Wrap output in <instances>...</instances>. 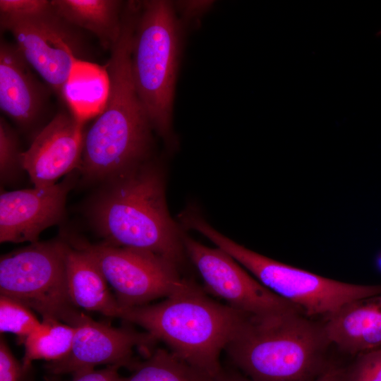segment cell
I'll list each match as a JSON object with an SVG mask.
<instances>
[{
    "label": "cell",
    "instance_id": "27",
    "mask_svg": "<svg viewBox=\"0 0 381 381\" xmlns=\"http://www.w3.org/2000/svg\"><path fill=\"white\" fill-rule=\"evenodd\" d=\"M313 381H348L346 370L330 366Z\"/></svg>",
    "mask_w": 381,
    "mask_h": 381
},
{
    "label": "cell",
    "instance_id": "16",
    "mask_svg": "<svg viewBox=\"0 0 381 381\" xmlns=\"http://www.w3.org/2000/svg\"><path fill=\"white\" fill-rule=\"evenodd\" d=\"M66 266L69 296L77 308L119 318L121 306L110 293L102 271L86 251L68 243Z\"/></svg>",
    "mask_w": 381,
    "mask_h": 381
},
{
    "label": "cell",
    "instance_id": "3",
    "mask_svg": "<svg viewBox=\"0 0 381 381\" xmlns=\"http://www.w3.org/2000/svg\"><path fill=\"white\" fill-rule=\"evenodd\" d=\"M248 316L219 303L193 282L155 304L121 308L119 318L139 325L187 363L211 377L220 355Z\"/></svg>",
    "mask_w": 381,
    "mask_h": 381
},
{
    "label": "cell",
    "instance_id": "24",
    "mask_svg": "<svg viewBox=\"0 0 381 381\" xmlns=\"http://www.w3.org/2000/svg\"><path fill=\"white\" fill-rule=\"evenodd\" d=\"M346 374L348 381H381V349L358 354Z\"/></svg>",
    "mask_w": 381,
    "mask_h": 381
},
{
    "label": "cell",
    "instance_id": "22",
    "mask_svg": "<svg viewBox=\"0 0 381 381\" xmlns=\"http://www.w3.org/2000/svg\"><path fill=\"white\" fill-rule=\"evenodd\" d=\"M22 152L17 134L0 117V177L2 183L13 181L24 171L22 165Z\"/></svg>",
    "mask_w": 381,
    "mask_h": 381
},
{
    "label": "cell",
    "instance_id": "19",
    "mask_svg": "<svg viewBox=\"0 0 381 381\" xmlns=\"http://www.w3.org/2000/svg\"><path fill=\"white\" fill-rule=\"evenodd\" d=\"M213 377L191 366L170 350L157 349L118 381H212Z\"/></svg>",
    "mask_w": 381,
    "mask_h": 381
},
{
    "label": "cell",
    "instance_id": "7",
    "mask_svg": "<svg viewBox=\"0 0 381 381\" xmlns=\"http://www.w3.org/2000/svg\"><path fill=\"white\" fill-rule=\"evenodd\" d=\"M68 243H31L0 258V295L16 300L44 319L71 325L80 313L69 296L66 256Z\"/></svg>",
    "mask_w": 381,
    "mask_h": 381
},
{
    "label": "cell",
    "instance_id": "4",
    "mask_svg": "<svg viewBox=\"0 0 381 381\" xmlns=\"http://www.w3.org/2000/svg\"><path fill=\"white\" fill-rule=\"evenodd\" d=\"M329 344L323 325L293 310L247 317L225 351L236 370L253 381H313L327 368Z\"/></svg>",
    "mask_w": 381,
    "mask_h": 381
},
{
    "label": "cell",
    "instance_id": "11",
    "mask_svg": "<svg viewBox=\"0 0 381 381\" xmlns=\"http://www.w3.org/2000/svg\"><path fill=\"white\" fill-rule=\"evenodd\" d=\"M75 334L70 352L64 358L48 362L47 372L54 375L95 369L98 365L125 367L133 371L140 361L134 356L140 349L147 358L157 340L150 333L133 328L114 327L97 322L84 313L74 319Z\"/></svg>",
    "mask_w": 381,
    "mask_h": 381
},
{
    "label": "cell",
    "instance_id": "18",
    "mask_svg": "<svg viewBox=\"0 0 381 381\" xmlns=\"http://www.w3.org/2000/svg\"><path fill=\"white\" fill-rule=\"evenodd\" d=\"M109 88L105 67L87 61H79L64 87L61 99L69 107L70 112L84 124L102 111Z\"/></svg>",
    "mask_w": 381,
    "mask_h": 381
},
{
    "label": "cell",
    "instance_id": "13",
    "mask_svg": "<svg viewBox=\"0 0 381 381\" xmlns=\"http://www.w3.org/2000/svg\"><path fill=\"white\" fill-rule=\"evenodd\" d=\"M83 123L70 111L58 113L22 154V165L35 187L56 184L78 169L83 147Z\"/></svg>",
    "mask_w": 381,
    "mask_h": 381
},
{
    "label": "cell",
    "instance_id": "20",
    "mask_svg": "<svg viewBox=\"0 0 381 381\" xmlns=\"http://www.w3.org/2000/svg\"><path fill=\"white\" fill-rule=\"evenodd\" d=\"M42 329L34 333L20 343L24 344L23 363L30 365L35 360L56 361L64 358L70 352L75 327L55 319L42 320Z\"/></svg>",
    "mask_w": 381,
    "mask_h": 381
},
{
    "label": "cell",
    "instance_id": "15",
    "mask_svg": "<svg viewBox=\"0 0 381 381\" xmlns=\"http://www.w3.org/2000/svg\"><path fill=\"white\" fill-rule=\"evenodd\" d=\"M330 344L358 355L381 346V294L346 303L325 318Z\"/></svg>",
    "mask_w": 381,
    "mask_h": 381
},
{
    "label": "cell",
    "instance_id": "12",
    "mask_svg": "<svg viewBox=\"0 0 381 381\" xmlns=\"http://www.w3.org/2000/svg\"><path fill=\"white\" fill-rule=\"evenodd\" d=\"M78 173L73 171L50 186L1 192L0 242L35 243L44 229L61 222Z\"/></svg>",
    "mask_w": 381,
    "mask_h": 381
},
{
    "label": "cell",
    "instance_id": "1",
    "mask_svg": "<svg viewBox=\"0 0 381 381\" xmlns=\"http://www.w3.org/2000/svg\"><path fill=\"white\" fill-rule=\"evenodd\" d=\"M87 217L107 243L156 254L180 265L183 236L171 217L160 167L148 160L103 183Z\"/></svg>",
    "mask_w": 381,
    "mask_h": 381
},
{
    "label": "cell",
    "instance_id": "21",
    "mask_svg": "<svg viewBox=\"0 0 381 381\" xmlns=\"http://www.w3.org/2000/svg\"><path fill=\"white\" fill-rule=\"evenodd\" d=\"M44 327L31 309L7 296L0 295V332L12 333L20 341L28 336L40 332Z\"/></svg>",
    "mask_w": 381,
    "mask_h": 381
},
{
    "label": "cell",
    "instance_id": "2",
    "mask_svg": "<svg viewBox=\"0 0 381 381\" xmlns=\"http://www.w3.org/2000/svg\"><path fill=\"white\" fill-rule=\"evenodd\" d=\"M137 8L128 3L120 36L110 49L105 66L109 88L102 111L84 133L83 157L93 168L115 173L150 155L152 132L137 93L131 72V48Z\"/></svg>",
    "mask_w": 381,
    "mask_h": 381
},
{
    "label": "cell",
    "instance_id": "9",
    "mask_svg": "<svg viewBox=\"0 0 381 381\" xmlns=\"http://www.w3.org/2000/svg\"><path fill=\"white\" fill-rule=\"evenodd\" d=\"M0 25L12 34L28 64L61 98L75 64L87 61L89 47L82 30L57 14L52 5L40 13Z\"/></svg>",
    "mask_w": 381,
    "mask_h": 381
},
{
    "label": "cell",
    "instance_id": "10",
    "mask_svg": "<svg viewBox=\"0 0 381 381\" xmlns=\"http://www.w3.org/2000/svg\"><path fill=\"white\" fill-rule=\"evenodd\" d=\"M183 245L207 290L235 310L255 318L300 310L266 288L221 248L207 247L185 234Z\"/></svg>",
    "mask_w": 381,
    "mask_h": 381
},
{
    "label": "cell",
    "instance_id": "25",
    "mask_svg": "<svg viewBox=\"0 0 381 381\" xmlns=\"http://www.w3.org/2000/svg\"><path fill=\"white\" fill-rule=\"evenodd\" d=\"M52 7L47 0H0V24L27 18Z\"/></svg>",
    "mask_w": 381,
    "mask_h": 381
},
{
    "label": "cell",
    "instance_id": "26",
    "mask_svg": "<svg viewBox=\"0 0 381 381\" xmlns=\"http://www.w3.org/2000/svg\"><path fill=\"white\" fill-rule=\"evenodd\" d=\"M116 365H107L100 370H89L73 375L71 381H118L120 375Z\"/></svg>",
    "mask_w": 381,
    "mask_h": 381
},
{
    "label": "cell",
    "instance_id": "6",
    "mask_svg": "<svg viewBox=\"0 0 381 381\" xmlns=\"http://www.w3.org/2000/svg\"><path fill=\"white\" fill-rule=\"evenodd\" d=\"M187 225L229 254L262 285L307 317L326 318L346 303L381 294V284L329 279L258 253L222 234L199 214L191 215Z\"/></svg>",
    "mask_w": 381,
    "mask_h": 381
},
{
    "label": "cell",
    "instance_id": "17",
    "mask_svg": "<svg viewBox=\"0 0 381 381\" xmlns=\"http://www.w3.org/2000/svg\"><path fill=\"white\" fill-rule=\"evenodd\" d=\"M57 14L72 25L93 34L110 50L122 28L125 4L119 0H51Z\"/></svg>",
    "mask_w": 381,
    "mask_h": 381
},
{
    "label": "cell",
    "instance_id": "28",
    "mask_svg": "<svg viewBox=\"0 0 381 381\" xmlns=\"http://www.w3.org/2000/svg\"><path fill=\"white\" fill-rule=\"evenodd\" d=\"M212 381H253L249 377L242 374L238 370H233L224 369V368L221 372L213 379Z\"/></svg>",
    "mask_w": 381,
    "mask_h": 381
},
{
    "label": "cell",
    "instance_id": "23",
    "mask_svg": "<svg viewBox=\"0 0 381 381\" xmlns=\"http://www.w3.org/2000/svg\"><path fill=\"white\" fill-rule=\"evenodd\" d=\"M0 381H36L32 364L19 361L5 339H0Z\"/></svg>",
    "mask_w": 381,
    "mask_h": 381
},
{
    "label": "cell",
    "instance_id": "14",
    "mask_svg": "<svg viewBox=\"0 0 381 381\" xmlns=\"http://www.w3.org/2000/svg\"><path fill=\"white\" fill-rule=\"evenodd\" d=\"M32 69L16 44L1 40L0 108L25 131L38 123L48 101L49 89Z\"/></svg>",
    "mask_w": 381,
    "mask_h": 381
},
{
    "label": "cell",
    "instance_id": "8",
    "mask_svg": "<svg viewBox=\"0 0 381 381\" xmlns=\"http://www.w3.org/2000/svg\"><path fill=\"white\" fill-rule=\"evenodd\" d=\"M71 243L92 258L121 308L141 306L166 298L193 282L181 276L179 265L154 253L105 242L92 244L77 240Z\"/></svg>",
    "mask_w": 381,
    "mask_h": 381
},
{
    "label": "cell",
    "instance_id": "5",
    "mask_svg": "<svg viewBox=\"0 0 381 381\" xmlns=\"http://www.w3.org/2000/svg\"><path fill=\"white\" fill-rule=\"evenodd\" d=\"M182 25L174 3L138 1L131 72L154 131L168 142L172 133Z\"/></svg>",
    "mask_w": 381,
    "mask_h": 381
}]
</instances>
